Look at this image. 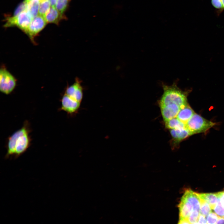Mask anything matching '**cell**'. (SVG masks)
Returning <instances> with one entry per match:
<instances>
[{
	"instance_id": "obj_1",
	"label": "cell",
	"mask_w": 224,
	"mask_h": 224,
	"mask_svg": "<svg viewBox=\"0 0 224 224\" xmlns=\"http://www.w3.org/2000/svg\"><path fill=\"white\" fill-rule=\"evenodd\" d=\"M29 132L28 123L25 122L21 128L8 138L6 158L12 156L17 158L26 151L30 143Z\"/></svg>"
},
{
	"instance_id": "obj_2",
	"label": "cell",
	"mask_w": 224,
	"mask_h": 224,
	"mask_svg": "<svg viewBox=\"0 0 224 224\" xmlns=\"http://www.w3.org/2000/svg\"><path fill=\"white\" fill-rule=\"evenodd\" d=\"M163 93L159 100L160 106L174 103L180 108L187 104V97L189 91H183L177 86L176 82L168 86L162 84Z\"/></svg>"
},
{
	"instance_id": "obj_3",
	"label": "cell",
	"mask_w": 224,
	"mask_h": 224,
	"mask_svg": "<svg viewBox=\"0 0 224 224\" xmlns=\"http://www.w3.org/2000/svg\"><path fill=\"white\" fill-rule=\"evenodd\" d=\"M215 125V123L195 113L188 121L186 126L193 135L206 132Z\"/></svg>"
},
{
	"instance_id": "obj_4",
	"label": "cell",
	"mask_w": 224,
	"mask_h": 224,
	"mask_svg": "<svg viewBox=\"0 0 224 224\" xmlns=\"http://www.w3.org/2000/svg\"><path fill=\"white\" fill-rule=\"evenodd\" d=\"M32 19L26 11L17 16L7 17L4 26L5 27L17 26L26 33Z\"/></svg>"
},
{
	"instance_id": "obj_5",
	"label": "cell",
	"mask_w": 224,
	"mask_h": 224,
	"mask_svg": "<svg viewBox=\"0 0 224 224\" xmlns=\"http://www.w3.org/2000/svg\"><path fill=\"white\" fill-rule=\"evenodd\" d=\"M16 84V80L13 76L5 68H1L0 71L1 91L8 94L13 90Z\"/></svg>"
},
{
	"instance_id": "obj_6",
	"label": "cell",
	"mask_w": 224,
	"mask_h": 224,
	"mask_svg": "<svg viewBox=\"0 0 224 224\" xmlns=\"http://www.w3.org/2000/svg\"><path fill=\"white\" fill-rule=\"evenodd\" d=\"M61 103L60 110L67 112L70 116H73L78 112L81 102L64 94L61 99Z\"/></svg>"
},
{
	"instance_id": "obj_7",
	"label": "cell",
	"mask_w": 224,
	"mask_h": 224,
	"mask_svg": "<svg viewBox=\"0 0 224 224\" xmlns=\"http://www.w3.org/2000/svg\"><path fill=\"white\" fill-rule=\"evenodd\" d=\"M47 23L44 17L38 15L32 19L26 34L34 41V37L44 28Z\"/></svg>"
},
{
	"instance_id": "obj_8",
	"label": "cell",
	"mask_w": 224,
	"mask_h": 224,
	"mask_svg": "<svg viewBox=\"0 0 224 224\" xmlns=\"http://www.w3.org/2000/svg\"><path fill=\"white\" fill-rule=\"evenodd\" d=\"M81 83V81L76 77L74 82L66 88L64 94L82 102L83 96V89Z\"/></svg>"
},
{
	"instance_id": "obj_9",
	"label": "cell",
	"mask_w": 224,
	"mask_h": 224,
	"mask_svg": "<svg viewBox=\"0 0 224 224\" xmlns=\"http://www.w3.org/2000/svg\"><path fill=\"white\" fill-rule=\"evenodd\" d=\"M162 117L164 121L176 118L180 110V106L172 103L160 106Z\"/></svg>"
},
{
	"instance_id": "obj_10",
	"label": "cell",
	"mask_w": 224,
	"mask_h": 224,
	"mask_svg": "<svg viewBox=\"0 0 224 224\" xmlns=\"http://www.w3.org/2000/svg\"><path fill=\"white\" fill-rule=\"evenodd\" d=\"M182 197L192 204L193 207V210H196L200 212V200L197 193L191 189H187Z\"/></svg>"
},
{
	"instance_id": "obj_11",
	"label": "cell",
	"mask_w": 224,
	"mask_h": 224,
	"mask_svg": "<svg viewBox=\"0 0 224 224\" xmlns=\"http://www.w3.org/2000/svg\"><path fill=\"white\" fill-rule=\"evenodd\" d=\"M195 113L193 110L187 103L180 108L176 117L180 121L186 124Z\"/></svg>"
},
{
	"instance_id": "obj_12",
	"label": "cell",
	"mask_w": 224,
	"mask_h": 224,
	"mask_svg": "<svg viewBox=\"0 0 224 224\" xmlns=\"http://www.w3.org/2000/svg\"><path fill=\"white\" fill-rule=\"evenodd\" d=\"M170 132L173 139L177 142H179L192 135L187 128L170 129Z\"/></svg>"
},
{
	"instance_id": "obj_13",
	"label": "cell",
	"mask_w": 224,
	"mask_h": 224,
	"mask_svg": "<svg viewBox=\"0 0 224 224\" xmlns=\"http://www.w3.org/2000/svg\"><path fill=\"white\" fill-rule=\"evenodd\" d=\"M63 17V15L61 14L55 7H51L44 18L47 23H54L58 24Z\"/></svg>"
},
{
	"instance_id": "obj_14",
	"label": "cell",
	"mask_w": 224,
	"mask_h": 224,
	"mask_svg": "<svg viewBox=\"0 0 224 224\" xmlns=\"http://www.w3.org/2000/svg\"><path fill=\"white\" fill-rule=\"evenodd\" d=\"M197 194L199 198L204 200L209 204L212 209L219 199L217 193Z\"/></svg>"
},
{
	"instance_id": "obj_15",
	"label": "cell",
	"mask_w": 224,
	"mask_h": 224,
	"mask_svg": "<svg viewBox=\"0 0 224 224\" xmlns=\"http://www.w3.org/2000/svg\"><path fill=\"white\" fill-rule=\"evenodd\" d=\"M40 1L39 0H33L27 4L26 11L32 19L38 15Z\"/></svg>"
},
{
	"instance_id": "obj_16",
	"label": "cell",
	"mask_w": 224,
	"mask_h": 224,
	"mask_svg": "<svg viewBox=\"0 0 224 224\" xmlns=\"http://www.w3.org/2000/svg\"><path fill=\"white\" fill-rule=\"evenodd\" d=\"M166 127L169 129H179L187 128L186 124L177 117L165 121Z\"/></svg>"
},
{
	"instance_id": "obj_17",
	"label": "cell",
	"mask_w": 224,
	"mask_h": 224,
	"mask_svg": "<svg viewBox=\"0 0 224 224\" xmlns=\"http://www.w3.org/2000/svg\"><path fill=\"white\" fill-rule=\"evenodd\" d=\"M40 1L38 15L45 18L51 7L50 4L49 0H42Z\"/></svg>"
},
{
	"instance_id": "obj_18",
	"label": "cell",
	"mask_w": 224,
	"mask_h": 224,
	"mask_svg": "<svg viewBox=\"0 0 224 224\" xmlns=\"http://www.w3.org/2000/svg\"><path fill=\"white\" fill-rule=\"evenodd\" d=\"M212 6L215 9V12L218 16L224 11V0H210Z\"/></svg>"
},
{
	"instance_id": "obj_19",
	"label": "cell",
	"mask_w": 224,
	"mask_h": 224,
	"mask_svg": "<svg viewBox=\"0 0 224 224\" xmlns=\"http://www.w3.org/2000/svg\"><path fill=\"white\" fill-rule=\"evenodd\" d=\"M199 198L200 200V213L205 217H206L212 212V209L209 204L206 201L200 198Z\"/></svg>"
},
{
	"instance_id": "obj_20",
	"label": "cell",
	"mask_w": 224,
	"mask_h": 224,
	"mask_svg": "<svg viewBox=\"0 0 224 224\" xmlns=\"http://www.w3.org/2000/svg\"><path fill=\"white\" fill-rule=\"evenodd\" d=\"M70 0H57L55 7L62 15L66 10Z\"/></svg>"
},
{
	"instance_id": "obj_21",
	"label": "cell",
	"mask_w": 224,
	"mask_h": 224,
	"mask_svg": "<svg viewBox=\"0 0 224 224\" xmlns=\"http://www.w3.org/2000/svg\"><path fill=\"white\" fill-rule=\"evenodd\" d=\"M199 213L196 210H193L187 219L188 224L198 223V220Z\"/></svg>"
},
{
	"instance_id": "obj_22",
	"label": "cell",
	"mask_w": 224,
	"mask_h": 224,
	"mask_svg": "<svg viewBox=\"0 0 224 224\" xmlns=\"http://www.w3.org/2000/svg\"><path fill=\"white\" fill-rule=\"evenodd\" d=\"M212 209L218 216L224 217V207L221 203L219 198L217 203Z\"/></svg>"
},
{
	"instance_id": "obj_23",
	"label": "cell",
	"mask_w": 224,
	"mask_h": 224,
	"mask_svg": "<svg viewBox=\"0 0 224 224\" xmlns=\"http://www.w3.org/2000/svg\"><path fill=\"white\" fill-rule=\"evenodd\" d=\"M27 3L26 0H24L16 9L12 16H17L21 12L26 11V9Z\"/></svg>"
},
{
	"instance_id": "obj_24",
	"label": "cell",
	"mask_w": 224,
	"mask_h": 224,
	"mask_svg": "<svg viewBox=\"0 0 224 224\" xmlns=\"http://www.w3.org/2000/svg\"><path fill=\"white\" fill-rule=\"evenodd\" d=\"M218 217L216 213L212 211L207 216V224H216Z\"/></svg>"
},
{
	"instance_id": "obj_25",
	"label": "cell",
	"mask_w": 224,
	"mask_h": 224,
	"mask_svg": "<svg viewBox=\"0 0 224 224\" xmlns=\"http://www.w3.org/2000/svg\"><path fill=\"white\" fill-rule=\"evenodd\" d=\"M205 217V216L199 213L198 220V223L199 224H207V220L206 219Z\"/></svg>"
},
{
	"instance_id": "obj_26",
	"label": "cell",
	"mask_w": 224,
	"mask_h": 224,
	"mask_svg": "<svg viewBox=\"0 0 224 224\" xmlns=\"http://www.w3.org/2000/svg\"><path fill=\"white\" fill-rule=\"evenodd\" d=\"M217 194L221 203L224 207V191L217 192Z\"/></svg>"
},
{
	"instance_id": "obj_27",
	"label": "cell",
	"mask_w": 224,
	"mask_h": 224,
	"mask_svg": "<svg viewBox=\"0 0 224 224\" xmlns=\"http://www.w3.org/2000/svg\"><path fill=\"white\" fill-rule=\"evenodd\" d=\"M216 224H224V217L219 216Z\"/></svg>"
},
{
	"instance_id": "obj_28",
	"label": "cell",
	"mask_w": 224,
	"mask_h": 224,
	"mask_svg": "<svg viewBox=\"0 0 224 224\" xmlns=\"http://www.w3.org/2000/svg\"><path fill=\"white\" fill-rule=\"evenodd\" d=\"M50 2L51 6L55 7L57 0H49Z\"/></svg>"
},
{
	"instance_id": "obj_29",
	"label": "cell",
	"mask_w": 224,
	"mask_h": 224,
	"mask_svg": "<svg viewBox=\"0 0 224 224\" xmlns=\"http://www.w3.org/2000/svg\"><path fill=\"white\" fill-rule=\"evenodd\" d=\"M26 0V2H27V3H28L30 1H32V0ZM39 0L41 1L42 0Z\"/></svg>"
},
{
	"instance_id": "obj_30",
	"label": "cell",
	"mask_w": 224,
	"mask_h": 224,
	"mask_svg": "<svg viewBox=\"0 0 224 224\" xmlns=\"http://www.w3.org/2000/svg\"></svg>"
}]
</instances>
